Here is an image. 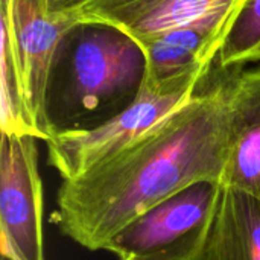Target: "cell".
<instances>
[{
  "label": "cell",
  "instance_id": "cell-10",
  "mask_svg": "<svg viewBox=\"0 0 260 260\" xmlns=\"http://www.w3.org/2000/svg\"><path fill=\"white\" fill-rule=\"evenodd\" d=\"M245 2L247 0H157L122 27V30L137 43H142L163 32L241 9Z\"/></svg>",
  "mask_w": 260,
  "mask_h": 260
},
{
  "label": "cell",
  "instance_id": "cell-14",
  "mask_svg": "<svg viewBox=\"0 0 260 260\" xmlns=\"http://www.w3.org/2000/svg\"><path fill=\"white\" fill-rule=\"evenodd\" d=\"M198 260H203V256H201V257H200V259H198Z\"/></svg>",
  "mask_w": 260,
  "mask_h": 260
},
{
  "label": "cell",
  "instance_id": "cell-11",
  "mask_svg": "<svg viewBox=\"0 0 260 260\" xmlns=\"http://www.w3.org/2000/svg\"><path fill=\"white\" fill-rule=\"evenodd\" d=\"M216 62L221 70H239L260 62V0H247L241 8Z\"/></svg>",
  "mask_w": 260,
  "mask_h": 260
},
{
  "label": "cell",
  "instance_id": "cell-6",
  "mask_svg": "<svg viewBox=\"0 0 260 260\" xmlns=\"http://www.w3.org/2000/svg\"><path fill=\"white\" fill-rule=\"evenodd\" d=\"M38 139H0V251L5 260H46Z\"/></svg>",
  "mask_w": 260,
  "mask_h": 260
},
{
  "label": "cell",
  "instance_id": "cell-7",
  "mask_svg": "<svg viewBox=\"0 0 260 260\" xmlns=\"http://www.w3.org/2000/svg\"><path fill=\"white\" fill-rule=\"evenodd\" d=\"M229 155L222 186L260 203V66L227 76Z\"/></svg>",
  "mask_w": 260,
  "mask_h": 260
},
{
  "label": "cell",
  "instance_id": "cell-13",
  "mask_svg": "<svg viewBox=\"0 0 260 260\" xmlns=\"http://www.w3.org/2000/svg\"><path fill=\"white\" fill-rule=\"evenodd\" d=\"M49 2H50V8L53 11H59L61 6H62V3H64V0H49Z\"/></svg>",
  "mask_w": 260,
  "mask_h": 260
},
{
  "label": "cell",
  "instance_id": "cell-8",
  "mask_svg": "<svg viewBox=\"0 0 260 260\" xmlns=\"http://www.w3.org/2000/svg\"><path fill=\"white\" fill-rule=\"evenodd\" d=\"M239 11H229L139 43L146 58L145 78L165 81L193 70L210 72Z\"/></svg>",
  "mask_w": 260,
  "mask_h": 260
},
{
  "label": "cell",
  "instance_id": "cell-12",
  "mask_svg": "<svg viewBox=\"0 0 260 260\" xmlns=\"http://www.w3.org/2000/svg\"><path fill=\"white\" fill-rule=\"evenodd\" d=\"M154 2L157 0H64L59 11H70L79 21L104 23L122 29Z\"/></svg>",
  "mask_w": 260,
  "mask_h": 260
},
{
  "label": "cell",
  "instance_id": "cell-9",
  "mask_svg": "<svg viewBox=\"0 0 260 260\" xmlns=\"http://www.w3.org/2000/svg\"><path fill=\"white\" fill-rule=\"evenodd\" d=\"M203 260H260V203L222 189Z\"/></svg>",
  "mask_w": 260,
  "mask_h": 260
},
{
  "label": "cell",
  "instance_id": "cell-3",
  "mask_svg": "<svg viewBox=\"0 0 260 260\" xmlns=\"http://www.w3.org/2000/svg\"><path fill=\"white\" fill-rule=\"evenodd\" d=\"M210 72L193 70L171 79L145 78L131 105L102 125L53 136L47 146V163L62 181L75 180L117 155L163 119L184 105L204 84Z\"/></svg>",
  "mask_w": 260,
  "mask_h": 260
},
{
  "label": "cell",
  "instance_id": "cell-1",
  "mask_svg": "<svg viewBox=\"0 0 260 260\" xmlns=\"http://www.w3.org/2000/svg\"><path fill=\"white\" fill-rule=\"evenodd\" d=\"M227 76L203 85L136 143L56 190L52 222L88 251L198 181H219L229 155Z\"/></svg>",
  "mask_w": 260,
  "mask_h": 260
},
{
  "label": "cell",
  "instance_id": "cell-5",
  "mask_svg": "<svg viewBox=\"0 0 260 260\" xmlns=\"http://www.w3.org/2000/svg\"><path fill=\"white\" fill-rule=\"evenodd\" d=\"M219 181H198L155 204L104 247L117 260H198L221 203Z\"/></svg>",
  "mask_w": 260,
  "mask_h": 260
},
{
  "label": "cell",
  "instance_id": "cell-2",
  "mask_svg": "<svg viewBox=\"0 0 260 260\" xmlns=\"http://www.w3.org/2000/svg\"><path fill=\"white\" fill-rule=\"evenodd\" d=\"M146 73L142 46L125 30L81 21L62 38L49 78L46 120L50 139L93 129L137 98Z\"/></svg>",
  "mask_w": 260,
  "mask_h": 260
},
{
  "label": "cell",
  "instance_id": "cell-4",
  "mask_svg": "<svg viewBox=\"0 0 260 260\" xmlns=\"http://www.w3.org/2000/svg\"><path fill=\"white\" fill-rule=\"evenodd\" d=\"M78 23L49 0H2V56L6 58L23 111L38 140L49 142L46 94L52 66L66 34Z\"/></svg>",
  "mask_w": 260,
  "mask_h": 260
}]
</instances>
